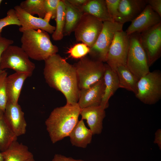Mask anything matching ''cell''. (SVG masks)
Here are the masks:
<instances>
[{
  "label": "cell",
  "instance_id": "obj_1",
  "mask_svg": "<svg viewBox=\"0 0 161 161\" xmlns=\"http://www.w3.org/2000/svg\"><path fill=\"white\" fill-rule=\"evenodd\" d=\"M43 74L47 83L64 95L66 104L78 103L79 95L75 70L73 65L57 54L44 61Z\"/></svg>",
  "mask_w": 161,
  "mask_h": 161
},
{
  "label": "cell",
  "instance_id": "obj_2",
  "mask_svg": "<svg viewBox=\"0 0 161 161\" xmlns=\"http://www.w3.org/2000/svg\"><path fill=\"white\" fill-rule=\"evenodd\" d=\"M81 109L78 103L55 108L45 121L51 141L55 143L69 136L78 121Z\"/></svg>",
  "mask_w": 161,
  "mask_h": 161
},
{
  "label": "cell",
  "instance_id": "obj_3",
  "mask_svg": "<svg viewBox=\"0 0 161 161\" xmlns=\"http://www.w3.org/2000/svg\"><path fill=\"white\" fill-rule=\"evenodd\" d=\"M21 48L30 58L45 61L57 54L58 47L52 43L48 32L41 30H29L22 33Z\"/></svg>",
  "mask_w": 161,
  "mask_h": 161
},
{
  "label": "cell",
  "instance_id": "obj_4",
  "mask_svg": "<svg viewBox=\"0 0 161 161\" xmlns=\"http://www.w3.org/2000/svg\"><path fill=\"white\" fill-rule=\"evenodd\" d=\"M80 90L89 87L103 77V62L84 57L73 65Z\"/></svg>",
  "mask_w": 161,
  "mask_h": 161
},
{
  "label": "cell",
  "instance_id": "obj_5",
  "mask_svg": "<svg viewBox=\"0 0 161 161\" xmlns=\"http://www.w3.org/2000/svg\"><path fill=\"white\" fill-rule=\"evenodd\" d=\"M129 35V47L126 66L139 80L150 71L145 52L141 44L140 33Z\"/></svg>",
  "mask_w": 161,
  "mask_h": 161
},
{
  "label": "cell",
  "instance_id": "obj_6",
  "mask_svg": "<svg viewBox=\"0 0 161 161\" xmlns=\"http://www.w3.org/2000/svg\"><path fill=\"white\" fill-rule=\"evenodd\" d=\"M21 47L12 45L3 52L0 61V69H12L15 72H24L31 76L35 66L34 63Z\"/></svg>",
  "mask_w": 161,
  "mask_h": 161
},
{
  "label": "cell",
  "instance_id": "obj_7",
  "mask_svg": "<svg viewBox=\"0 0 161 161\" xmlns=\"http://www.w3.org/2000/svg\"><path fill=\"white\" fill-rule=\"evenodd\" d=\"M136 97L144 103L153 105L161 98V73L154 70L141 78L138 82Z\"/></svg>",
  "mask_w": 161,
  "mask_h": 161
},
{
  "label": "cell",
  "instance_id": "obj_8",
  "mask_svg": "<svg viewBox=\"0 0 161 161\" xmlns=\"http://www.w3.org/2000/svg\"><path fill=\"white\" fill-rule=\"evenodd\" d=\"M123 24L115 21L103 22L102 30L94 45L90 48L91 58L106 62L107 53L116 32L122 30Z\"/></svg>",
  "mask_w": 161,
  "mask_h": 161
},
{
  "label": "cell",
  "instance_id": "obj_9",
  "mask_svg": "<svg viewBox=\"0 0 161 161\" xmlns=\"http://www.w3.org/2000/svg\"><path fill=\"white\" fill-rule=\"evenodd\" d=\"M103 24V22L94 16L83 13L74 31L76 41L82 42L91 48L100 33Z\"/></svg>",
  "mask_w": 161,
  "mask_h": 161
},
{
  "label": "cell",
  "instance_id": "obj_10",
  "mask_svg": "<svg viewBox=\"0 0 161 161\" xmlns=\"http://www.w3.org/2000/svg\"><path fill=\"white\" fill-rule=\"evenodd\" d=\"M129 47V37L123 30L116 32L109 48L107 64L115 72L120 65H126Z\"/></svg>",
  "mask_w": 161,
  "mask_h": 161
},
{
  "label": "cell",
  "instance_id": "obj_11",
  "mask_svg": "<svg viewBox=\"0 0 161 161\" xmlns=\"http://www.w3.org/2000/svg\"><path fill=\"white\" fill-rule=\"evenodd\" d=\"M140 38L149 67L161 56V22L141 33Z\"/></svg>",
  "mask_w": 161,
  "mask_h": 161
},
{
  "label": "cell",
  "instance_id": "obj_12",
  "mask_svg": "<svg viewBox=\"0 0 161 161\" xmlns=\"http://www.w3.org/2000/svg\"><path fill=\"white\" fill-rule=\"evenodd\" d=\"M20 22L21 26L19 31L23 33L29 30H41L48 33L52 34L55 27L51 25L49 21L44 18L32 16L23 10L19 5L14 7Z\"/></svg>",
  "mask_w": 161,
  "mask_h": 161
},
{
  "label": "cell",
  "instance_id": "obj_13",
  "mask_svg": "<svg viewBox=\"0 0 161 161\" xmlns=\"http://www.w3.org/2000/svg\"><path fill=\"white\" fill-rule=\"evenodd\" d=\"M161 17L148 4L143 11L131 21L125 31L128 35L141 33L161 22Z\"/></svg>",
  "mask_w": 161,
  "mask_h": 161
},
{
  "label": "cell",
  "instance_id": "obj_14",
  "mask_svg": "<svg viewBox=\"0 0 161 161\" xmlns=\"http://www.w3.org/2000/svg\"><path fill=\"white\" fill-rule=\"evenodd\" d=\"M5 119L18 137L25 134L27 123L20 106L7 102L4 112Z\"/></svg>",
  "mask_w": 161,
  "mask_h": 161
},
{
  "label": "cell",
  "instance_id": "obj_15",
  "mask_svg": "<svg viewBox=\"0 0 161 161\" xmlns=\"http://www.w3.org/2000/svg\"><path fill=\"white\" fill-rule=\"evenodd\" d=\"M104 89L103 78L89 87L80 90L78 104L80 109L100 106Z\"/></svg>",
  "mask_w": 161,
  "mask_h": 161
},
{
  "label": "cell",
  "instance_id": "obj_16",
  "mask_svg": "<svg viewBox=\"0 0 161 161\" xmlns=\"http://www.w3.org/2000/svg\"><path fill=\"white\" fill-rule=\"evenodd\" d=\"M147 4L146 0H121L118 16L115 21L123 24L131 22L143 11Z\"/></svg>",
  "mask_w": 161,
  "mask_h": 161
},
{
  "label": "cell",
  "instance_id": "obj_17",
  "mask_svg": "<svg viewBox=\"0 0 161 161\" xmlns=\"http://www.w3.org/2000/svg\"><path fill=\"white\" fill-rule=\"evenodd\" d=\"M81 119L86 120L93 135L100 134L103 129V120L106 116L105 110L100 105L81 109Z\"/></svg>",
  "mask_w": 161,
  "mask_h": 161
},
{
  "label": "cell",
  "instance_id": "obj_18",
  "mask_svg": "<svg viewBox=\"0 0 161 161\" xmlns=\"http://www.w3.org/2000/svg\"><path fill=\"white\" fill-rule=\"evenodd\" d=\"M28 73L15 72L8 76L6 80L7 102L17 103L24 81L30 77Z\"/></svg>",
  "mask_w": 161,
  "mask_h": 161
},
{
  "label": "cell",
  "instance_id": "obj_19",
  "mask_svg": "<svg viewBox=\"0 0 161 161\" xmlns=\"http://www.w3.org/2000/svg\"><path fill=\"white\" fill-rule=\"evenodd\" d=\"M103 76L105 89L100 106L105 110L109 106V100L119 88V81L116 72L107 64H105Z\"/></svg>",
  "mask_w": 161,
  "mask_h": 161
},
{
  "label": "cell",
  "instance_id": "obj_20",
  "mask_svg": "<svg viewBox=\"0 0 161 161\" xmlns=\"http://www.w3.org/2000/svg\"><path fill=\"white\" fill-rule=\"evenodd\" d=\"M93 134L86 126L83 120H78L73 129L69 137L70 141L73 145L86 148L91 143Z\"/></svg>",
  "mask_w": 161,
  "mask_h": 161
},
{
  "label": "cell",
  "instance_id": "obj_21",
  "mask_svg": "<svg viewBox=\"0 0 161 161\" xmlns=\"http://www.w3.org/2000/svg\"><path fill=\"white\" fill-rule=\"evenodd\" d=\"M81 10L83 13L90 14L103 22L114 21L109 14L105 0H88Z\"/></svg>",
  "mask_w": 161,
  "mask_h": 161
},
{
  "label": "cell",
  "instance_id": "obj_22",
  "mask_svg": "<svg viewBox=\"0 0 161 161\" xmlns=\"http://www.w3.org/2000/svg\"><path fill=\"white\" fill-rule=\"evenodd\" d=\"M1 153L4 161H26L33 157L28 147L17 140Z\"/></svg>",
  "mask_w": 161,
  "mask_h": 161
},
{
  "label": "cell",
  "instance_id": "obj_23",
  "mask_svg": "<svg viewBox=\"0 0 161 161\" xmlns=\"http://www.w3.org/2000/svg\"><path fill=\"white\" fill-rule=\"evenodd\" d=\"M65 8L66 21L64 35H69L74 31L83 13L81 9L70 3L67 0H63Z\"/></svg>",
  "mask_w": 161,
  "mask_h": 161
},
{
  "label": "cell",
  "instance_id": "obj_24",
  "mask_svg": "<svg viewBox=\"0 0 161 161\" xmlns=\"http://www.w3.org/2000/svg\"><path fill=\"white\" fill-rule=\"evenodd\" d=\"M118 80L119 87L133 92L135 95L137 92L138 80L129 70L126 65H120L116 69Z\"/></svg>",
  "mask_w": 161,
  "mask_h": 161
},
{
  "label": "cell",
  "instance_id": "obj_25",
  "mask_svg": "<svg viewBox=\"0 0 161 161\" xmlns=\"http://www.w3.org/2000/svg\"><path fill=\"white\" fill-rule=\"evenodd\" d=\"M17 137L5 119L4 112L0 110V150H6Z\"/></svg>",
  "mask_w": 161,
  "mask_h": 161
},
{
  "label": "cell",
  "instance_id": "obj_26",
  "mask_svg": "<svg viewBox=\"0 0 161 161\" xmlns=\"http://www.w3.org/2000/svg\"><path fill=\"white\" fill-rule=\"evenodd\" d=\"M55 30L52 34V39L55 41L61 40L64 37L63 32L66 21L65 6L63 0H60L58 5L56 18Z\"/></svg>",
  "mask_w": 161,
  "mask_h": 161
},
{
  "label": "cell",
  "instance_id": "obj_27",
  "mask_svg": "<svg viewBox=\"0 0 161 161\" xmlns=\"http://www.w3.org/2000/svg\"><path fill=\"white\" fill-rule=\"evenodd\" d=\"M19 6L26 12L32 16L37 15L38 17L42 18H44L46 16L44 0H26L21 2Z\"/></svg>",
  "mask_w": 161,
  "mask_h": 161
},
{
  "label": "cell",
  "instance_id": "obj_28",
  "mask_svg": "<svg viewBox=\"0 0 161 161\" xmlns=\"http://www.w3.org/2000/svg\"><path fill=\"white\" fill-rule=\"evenodd\" d=\"M7 74L5 70L0 73V110L4 112L8 101L6 87Z\"/></svg>",
  "mask_w": 161,
  "mask_h": 161
},
{
  "label": "cell",
  "instance_id": "obj_29",
  "mask_svg": "<svg viewBox=\"0 0 161 161\" xmlns=\"http://www.w3.org/2000/svg\"><path fill=\"white\" fill-rule=\"evenodd\" d=\"M90 48L83 43L76 44L68 49L67 53L72 58L80 59L89 54Z\"/></svg>",
  "mask_w": 161,
  "mask_h": 161
},
{
  "label": "cell",
  "instance_id": "obj_30",
  "mask_svg": "<svg viewBox=\"0 0 161 161\" xmlns=\"http://www.w3.org/2000/svg\"><path fill=\"white\" fill-rule=\"evenodd\" d=\"M13 25L21 26L15 11L14 9L12 8L7 11L5 17L0 18V32H2L3 29L5 27Z\"/></svg>",
  "mask_w": 161,
  "mask_h": 161
},
{
  "label": "cell",
  "instance_id": "obj_31",
  "mask_svg": "<svg viewBox=\"0 0 161 161\" xmlns=\"http://www.w3.org/2000/svg\"><path fill=\"white\" fill-rule=\"evenodd\" d=\"M60 0H44L45 17L49 19H55L57 7Z\"/></svg>",
  "mask_w": 161,
  "mask_h": 161
},
{
  "label": "cell",
  "instance_id": "obj_32",
  "mask_svg": "<svg viewBox=\"0 0 161 161\" xmlns=\"http://www.w3.org/2000/svg\"><path fill=\"white\" fill-rule=\"evenodd\" d=\"M109 14L115 21L119 15V7L121 0H105Z\"/></svg>",
  "mask_w": 161,
  "mask_h": 161
},
{
  "label": "cell",
  "instance_id": "obj_33",
  "mask_svg": "<svg viewBox=\"0 0 161 161\" xmlns=\"http://www.w3.org/2000/svg\"><path fill=\"white\" fill-rule=\"evenodd\" d=\"M1 32H0V61L2 54L4 50L8 46L12 45L14 43V41L13 40L3 37ZM3 70H1L0 69V73Z\"/></svg>",
  "mask_w": 161,
  "mask_h": 161
},
{
  "label": "cell",
  "instance_id": "obj_34",
  "mask_svg": "<svg viewBox=\"0 0 161 161\" xmlns=\"http://www.w3.org/2000/svg\"><path fill=\"white\" fill-rule=\"evenodd\" d=\"M147 4L161 17V0H146Z\"/></svg>",
  "mask_w": 161,
  "mask_h": 161
},
{
  "label": "cell",
  "instance_id": "obj_35",
  "mask_svg": "<svg viewBox=\"0 0 161 161\" xmlns=\"http://www.w3.org/2000/svg\"><path fill=\"white\" fill-rule=\"evenodd\" d=\"M52 161H84L81 160L75 159L71 157H66L60 154H55L54 155Z\"/></svg>",
  "mask_w": 161,
  "mask_h": 161
},
{
  "label": "cell",
  "instance_id": "obj_36",
  "mask_svg": "<svg viewBox=\"0 0 161 161\" xmlns=\"http://www.w3.org/2000/svg\"><path fill=\"white\" fill-rule=\"evenodd\" d=\"M72 5L81 10V7L85 4L88 0H67Z\"/></svg>",
  "mask_w": 161,
  "mask_h": 161
},
{
  "label": "cell",
  "instance_id": "obj_37",
  "mask_svg": "<svg viewBox=\"0 0 161 161\" xmlns=\"http://www.w3.org/2000/svg\"><path fill=\"white\" fill-rule=\"evenodd\" d=\"M154 143L157 144L159 149H161V129H158L155 133Z\"/></svg>",
  "mask_w": 161,
  "mask_h": 161
},
{
  "label": "cell",
  "instance_id": "obj_38",
  "mask_svg": "<svg viewBox=\"0 0 161 161\" xmlns=\"http://www.w3.org/2000/svg\"><path fill=\"white\" fill-rule=\"evenodd\" d=\"M0 161H4V159L2 155V153L0 150Z\"/></svg>",
  "mask_w": 161,
  "mask_h": 161
},
{
  "label": "cell",
  "instance_id": "obj_39",
  "mask_svg": "<svg viewBox=\"0 0 161 161\" xmlns=\"http://www.w3.org/2000/svg\"><path fill=\"white\" fill-rule=\"evenodd\" d=\"M26 161H35V160L34 159L33 157H32L30 159H28Z\"/></svg>",
  "mask_w": 161,
  "mask_h": 161
},
{
  "label": "cell",
  "instance_id": "obj_40",
  "mask_svg": "<svg viewBox=\"0 0 161 161\" xmlns=\"http://www.w3.org/2000/svg\"><path fill=\"white\" fill-rule=\"evenodd\" d=\"M2 1H3V0H0V7L1 5V3L2 2Z\"/></svg>",
  "mask_w": 161,
  "mask_h": 161
}]
</instances>
